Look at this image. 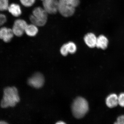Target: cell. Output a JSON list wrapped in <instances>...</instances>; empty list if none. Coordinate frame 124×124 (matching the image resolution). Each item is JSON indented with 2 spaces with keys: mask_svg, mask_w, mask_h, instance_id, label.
I'll return each mask as SVG.
<instances>
[{
  "mask_svg": "<svg viewBox=\"0 0 124 124\" xmlns=\"http://www.w3.org/2000/svg\"><path fill=\"white\" fill-rule=\"evenodd\" d=\"M38 27L33 24H28L25 30V32L29 36L33 37L36 35L38 33Z\"/></svg>",
  "mask_w": 124,
  "mask_h": 124,
  "instance_id": "4fadbf2b",
  "label": "cell"
},
{
  "mask_svg": "<svg viewBox=\"0 0 124 124\" xmlns=\"http://www.w3.org/2000/svg\"></svg>",
  "mask_w": 124,
  "mask_h": 124,
  "instance_id": "603a6c76",
  "label": "cell"
},
{
  "mask_svg": "<svg viewBox=\"0 0 124 124\" xmlns=\"http://www.w3.org/2000/svg\"><path fill=\"white\" fill-rule=\"evenodd\" d=\"M9 6L8 0H0V11L7 10Z\"/></svg>",
  "mask_w": 124,
  "mask_h": 124,
  "instance_id": "9a60e30c",
  "label": "cell"
},
{
  "mask_svg": "<svg viewBox=\"0 0 124 124\" xmlns=\"http://www.w3.org/2000/svg\"><path fill=\"white\" fill-rule=\"evenodd\" d=\"M65 124V123H64V122H62V121L58 122H57V123H56V124Z\"/></svg>",
  "mask_w": 124,
  "mask_h": 124,
  "instance_id": "7402d4cb",
  "label": "cell"
},
{
  "mask_svg": "<svg viewBox=\"0 0 124 124\" xmlns=\"http://www.w3.org/2000/svg\"><path fill=\"white\" fill-rule=\"evenodd\" d=\"M35 0H20L22 4L26 7H30L33 5Z\"/></svg>",
  "mask_w": 124,
  "mask_h": 124,
  "instance_id": "2e32d148",
  "label": "cell"
},
{
  "mask_svg": "<svg viewBox=\"0 0 124 124\" xmlns=\"http://www.w3.org/2000/svg\"><path fill=\"white\" fill-rule=\"evenodd\" d=\"M28 24L23 19L16 20L12 29L14 35L18 37L22 36Z\"/></svg>",
  "mask_w": 124,
  "mask_h": 124,
  "instance_id": "8992f818",
  "label": "cell"
},
{
  "mask_svg": "<svg viewBox=\"0 0 124 124\" xmlns=\"http://www.w3.org/2000/svg\"><path fill=\"white\" fill-rule=\"evenodd\" d=\"M8 10L13 16L18 17L20 16L22 14L21 7L19 5L13 3L9 5Z\"/></svg>",
  "mask_w": 124,
  "mask_h": 124,
  "instance_id": "8fae6325",
  "label": "cell"
},
{
  "mask_svg": "<svg viewBox=\"0 0 124 124\" xmlns=\"http://www.w3.org/2000/svg\"><path fill=\"white\" fill-rule=\"evenodd\" d=\"M60 52L62 55L64 56H66L69 53L66 44H64L62 46L60 49Z\"/></svg>",
  "mask_w": 124,
  "mask_h": 124,
  "instance_id": "ac0fdd59",
  "label": "cell"
},
{
  "mask_svg": "<svg viewBox=\"0 0 124 124\" xmlns=\"http://www.w3.org/2000/svg\"><path fill=\"white\" fill-rule=\"evenodd\" d=\"M118 103L121 107H124V93H122L118 97Z\"/></svg>",
  "mask_w": 124,
  "mask_h": 124,
  "instance_id": "e0dca14e",
  "label": "cell"
},
{
  "mask_svg": "<svg viewBox=\"0 0 124 124\" xmlns=\"http://www.w3.org/2000/svg\"><path fill=\"white\" fill-rule=\"evenodd\" d=\"M108 43V39L103 35H100L97 38L96 46L99 48L105 49L107 47Z\"/></svg>",
  "mask_w": 124,
  "mask_h": 124,
  "instance_id": "7c38bea8",
  "label": "cell"
},
{
  "mask_svg": "<svg viewBox=\"0 0 124 124\" xmlns=\"http://www.w3.org/2000/svg\"><path fill=\"white\" fill-rule=\"evenodd\" d=\"M58 12L66 17L72 16L75 8L80 4L79 0H59Z\"/></svg>",
  "mask_w": 124,
  "mask_h": 124,
  "instance_id": "7a4b0ae2",
  "label": "cell"
},
{
  "mask_svg": "<svg viewBox=\"0 0 124 124\" xmlns=\"http://www.w3.org/2000/svg\"><path fill=\"white\" fill-rule=\"evenodd\" d=\"M7 21L6 16L2 14H0V26L3 25Z\"/></svg>",
  "mask_w": 124,
  "mask_h": 124,
  "instance_id": "d6986e66",
  "label": "cell"
},
{
  "mask_svg": "<svg viewBox=\"0 0 124 124\" xmlns=\"http://www.w3.org/2000/svg\"><path fill=\"white\" fill-rule=\"evenodd\" d=\"M43 5L48 14H54L58 11L59 1L57 0H44Z\"/></svg>",
  "mask_w": 124,
  "mask_h": 124,
  "instance_id": "52a82bcc",
  "label": "cell"
},
{
  "mask_svg": "<svg viewBox=\"0 0 124 124\" xmlns=\"http://www.w3.org/2000/svg\"><path fill=\"white\" fill-rule=\"evenodd\" d=\"M47 12L44 8L40 7L35 8L29 19L32 24L37 27H42L46 24L47 19Z\"/></svg>",
  "mask_w": 124,
  "mask_h": 124,
  "instance_id": "277c9868",
  "label": "cell"
},
{
  "mask_svg": "<svg viewBox=\"0 0 124 124\" xmlns=\"http://www.w3.org/2000/svg\"><path fill=\"white\" fill-rule=\"evenodd\" d=\"M115 124H124V115L121 116L117 118Z\"/></svg>",
  "mask_w": 124,
  "mask_h": 124,
  "instance_id": "ffe728a7",
  "label": "cell"
},
{
  "mask_svg": "<svg viewBox=\"0 0 124 124\" xmlns=\"http://www.w3.org/2000/svg\"><path fill=\"white\" fill-rule=\"evenodd\" d=\"M20 98L17 89L15 87H6L4 91V96L1 101V107H14L19 101Z\"/></svg>",
  "mask_w": 124,
  "mask_h": 124,
  "instance_id": "6da1fadb",
  "label": "cell"
},
{
  "mask_svg": "<svg viewBox=\"0 0 124 124\" xmlns=\"http://www.w3.org/2000/svg\"><path fill=\"white\" fill-rule=\"evenodd\" d=\"M67 47L69 53L73 54L77 51V47L76 44L72 42H70L66 43Z\"/></svg>",
  "mask_w": 124,
  "mask_h": 124,
  "instance_id": "5bb4252c",
  "label": "cell"
},
{
  "mask_svg": "<svg viewBox=\"0 0 124 124\" xmlns=\"http://www.w3.org/2000/svg\"><path fill=\"white\" fill-rule=\"evenodd\" d=\"M89 109V105L87 101L83 98H77L72 103V112L76 118L79 119L83 117L88 112Z\"/></svg>",
  "mask_w": 124,
  "mask_h": 124,
  "instance_id": "3957f363",
  "label": "cell"
},
{
  "mask_svg": "<svg viewBox=\"0 0 124 124\" xmlns=\"http://www.w3.org/2000/svg\"><path fill=\"white\" fill-rule=\"evenodd\" d=\"M97 38L94 34L89 33L85 36L84 40L87 45L90 48H93L96 46Z\"/></svg>",
  "mask_w": 124,
  "mask_h": 124,
  "instance_id": "9c48e42d",
  "label": "cell"
},
{
  "mask_svg": "<svg viewBox=\"0 0 124 124\" xmlns=\"http://www.w3.org/2000/svg\"><path fill=\"white\" fill-rule=\"evenodd\" d=\"M106 103L108 108H113L115 107L118 104V97L117 94L115 93L109 94L107 97Z\"/></svg>",
  "mask_w": 124,
  "mask_h": 124,
  "instance_id": "30bf717a",
  "label": "cell"
},
{
  "mask_svg": "<svg viewBox=\"0 0 124 124\" xmlns=\"http://www.w3.org/2000/svg\"><path fill=\"white\" fill-rule=\"evenodd\" d=\"M14 35L12 29L5 27L0 29V39L2 40L5 42H10Z\"/></svg>",
  "mask_w": 124,
  "mask_h": 124,
  "instance_id": "ba28073f",
  "label": "cell"
},
{
  "mask_svg": "<svg viewBox=\"0 0 124 124\" xmlns=\"http://www.w3.org/2000/svg\"><path fill=\"white\" fill-rule=\"evenodd\" d=\"M8 124L7 122H6L4 121H0V124Z\"/></svg>",
  "mask_w": 124,
  "mask_h": 124,
  "instance_id": "44dd1931",
  "label": "cell"
},
{
  "mask_svg": "<svg viewBox=\"0 0 124 124\" xmlns=\"http://www.w3.org/2000/svg\"><path fill=\"white\" fill-rule=\"evenodd\" d=\"M44 77L42 74L36 73L28 80V84L32 87L39 89L42 87L44 83Z\"/></svg>",
  "mask_w": 124,
  "mask_h": 124,
  "instance_id": "5b68a950",
  "label": "cell"
}]
</instances>
